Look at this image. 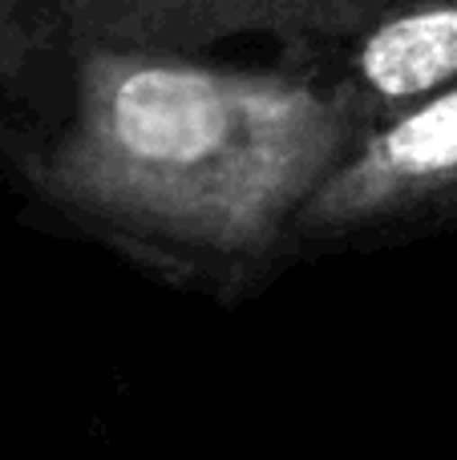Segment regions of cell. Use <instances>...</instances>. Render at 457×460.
Returning <instances> with one entry per match:
<instances>
[{
  "label": "cell",
  "mask_w": 457,
  "mask_h": 460,
  "mask_svg": "<svg viewBox=\"0 0 457 460\" xmlns=\"http://www.w3.org/2000/svg\"><path fill=\"white\" fill-rule=\"evenodd\" d=\"M340 49L332 81L372 129L457 81V0H397Z\"/></svg>",
  "instance_id": "obj_4"
},
{
  "label": "cell",
  "mask_w": 457,
  "mask_h": 460,
  "mask_svg": "<svg viewBox=\"0 0 457 460\" xmlns=\"http://www.w3.org/2000/svg\"><path fill=\"white\" fill-rule=\"evenodd\" d=\"M397 0H77V37L202 53L235 37L283 49H340Z\"/></svg>",
  "instance_id": "obj_3"
},
{
  "label": "cell",
  "mask_w": 457,
  "mask_h": 460,
  "mask_svg": "<svg viewBox=\"0 0 457 460\" xmlns=\"http://www.w3.org/2000/svg\"><path fill=\"white\" fill-rule=\"evenodd\" d=\"M364 134L332 77L81 40L61 118L4 146L49 215L227 299L291 251L304 202Z\"/></svg>",
  "instance_id": "obj_1"
},
{
  "label": "cell",
  "mask_w": 457,
  "mask_h": 460,
  "mask_svg": "<svg viewBox=\"0 0 457 460\" xmlns=\"http://www.w3.org/2000/svg\"><path fill=\"white\" fill-rule=\"evenodd\" d=\"M73 4L77 0H0V113L37 110V129H45L37 97H49L61 118L81 49Z\"/></svg>",
  "instance_id": "obj_5"
},
{
  "label": "cell",
  "mask_w": 457,
  "mask_h": 460,
  "mask_svg": "<svg viewBox=\"0 0 457 460\" xmlns=\"http://www.w3.org/2000/svg\"><path fill=\"white\" fill-rule=\"evenodd\" d=\"M457 226V81L372 126L316 186L291 251L369 246Z\"/></svg>",
  "instance_id": "obj_2"
}]
</instances>
